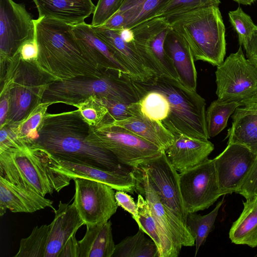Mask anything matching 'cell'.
<instances>
[{
  "label": "cell",
  "mask_w": 257,
  "mask_h": 257,
  "mask_svg": "<svg viewBox=\"0 0 257 257\" xmlns=\"http://www.w3.org/2000/svg\"><path fill=\"white\" fill-rule=\"evenodd\" d=\"M37 138L30 145L62 159L124 173L132 169L121 164L92 138V127L77 110L46 113Z\"/></svg>",
  "instance_id": "6da1fadb"
},
{
  "label": "cell",
  "mask_w": 257,
  "mask_h": 257,
  "mask_svg": "<svg viewBox=\"0 0 257 257\" xmlns=\"http://www.w3.org/2000/svg\"><path fill=\"white\" fill-rule=\"evenodd\" d=\"M38 48L36 63L54 81L88 76L98 77L105 70L98 68L84 56L73 26L48 18L34 20Z\"/></svg>",
  "instance_id": "7a4b0ae2"
},
{
  "label": "cell",
  "mask_w": 257,
  "mask_h": 257,
  "mask_svg": "<svg viewBox=\"0 0 257 257\" xmlns=\"http://www.w3.org/2000/svg\"><path fill=\"white\" fill-rule=\"evenodd\" d=\"M133 81L139 95L157 90L166 96L170 111L162 122L175 138L184 136L208 140L205 100L196 91L187 89L178 80L164 75L153 76L145 81Z\"/></svg>",
  "instance_id": "3957f363"
},
{
  "label": "cell",
  "mask_w": 257,
  "mask_h": 257,
  "mask_svg": "<svg viewBox=\"0 0 257 257\" xmlns=\"http://www.w3.org/2000/svg\"><path fill=\"white\" fill-rule=\"evenodd\" d=\"M53 81L35 60H25L19 53L1 63V92H7L9 97L6 125H18L42 102L45 90Z\"/></svg>",
  "instance_id": "277c9868"
},
{
  "label": "cell",
  "mask_w": 257,
  "mask_h": 257,
  "mask_svg": "<svg viewBox=\"0 0 257 257\" xmlns=\"http://www.w3.org/2000/svg\"><path fill=\"white\" fill-rule=\"evenodd\" d=\"M165 18L171 29L186 41L195 60L216 66L223 62L225 29L218 6L198 8Z\"/></svg>",
  "instance_id": "5b68a950"
},
{
  "label": "cell",
  "mask_w": 257,
  "mask_h": 257,
  "mask_svg": "<svg viewBox=\"0 0 257 257\" xmlns=\"http://www.w3.org/2000/svg\"><path fill=\"white\" fill-rule=\"evenodd\" d=\"M92 96L129 102L140 100L128 74L108 69L98 77L80 76L53 81L45 90L42 102L51 105L63 103L74 106Z\"/></svg>",
  "instance_id": "8992f818"
},
{
  "label": "cell",
  "mask_w": 257,
  "mask_h": 257,
  "mask_svg": "<svg viewBox=\"0 0 257 257\" xmlns=\"http://www.w3.org/2000/svg\"><path fill=\"white\" fill-rule=\"evenodd\" d=\"M0 176L43 197L59 192L71 181L50 168L44 151L29 144L0 153Z\"/></svg>",
  "instance_id": "52a82bcc"
},
{
  "label": "cell",
  "mask_w": 257,
  "mask_h": 257,
  "mask_svg": "<svg viewBox=\"0 0 257 257\" xmlns=\"http://www.w3.org/2000/svg\"><path fill=\"white\" fill-rule=\"evenodd\" d=\"M92 140L132 169L160 157L164 150L121 127L102 120L92 126Z\"/></svg>",
  "instance_id": "ba28073f"
},
{
  "label": "cell",
  "mask_w": 257,
  "mask_h": 257,
  "mask_svg": "<svg viewBox=\"0 0 257 257\" xmlns=\"http://www.w3.org/2000/svg\"><path fill=\"white\" fill-rule=\"evenodd\" d=\"M218 99L238 101L257 94V66L245 57L241 46L217 66Z\"/></svg>",
  "instance_id": "9c48e42d"
},
{
  "label": "cell",
  "mask_w": 257,
  "mask_h": 257,
  "mask_svg": "<svg viewBox=\"0 0 257 257\" xmlns=\"http://www.w3.org/2000/svg\"><path fill=\"white\" fill-rule=\"evenodd\" d=\"M171 29L165 18H154L131 29L134 34L132 43L153 76L164 75L178 80L173 61L164 46Z\"/></svg>",
  "instance_id": "30bf717a"
},
{
  "label": "cell",
  "mask_w": 257,
  "mask_h": 257,
  "mask_svg": "<svg viewBox=\"0 0 257 257\" xmlns=\"http://www.w3.org/2000/svg\"><path fill=\"white\" fill-rule=\"evenodd\" d=\"M179 174L181 197L187 213L207 209L222 196L213 159L208 158Z\"/></svg>",
  "instance_id": "8fae6325"
},
{
  "label": "cell",
  "mask_w": 257,
  "mask_h": 257,
  "mask_svg": "<svg viewBox=\"0 0 257 257\" xmlns=\"http://www.w3.org/2000/svg\"><path fill=\"white\" fill-rule=\"evenodd\" d=\"M35 39L34 20L25 5L0 0V62L12 59L25 43Z\"/></svg>",
  "instance_id": "7c38bea8"
},
{
  "label": "cell",
  "mask_w": 257,
  "mask_h": 257,
  "mask_svg": "<svg viewBox=\"0 0 257 257\" xmlns=\"http://www.w3.org/2000/svg\"><path fill=\"white\" fill-rule=\"evenodd\" d=\"M74 201L78 213L86 226L109 220L116 212L118 204L114 190L103 183L77 178Z\"/></svg>",
  "instance_id": "4fadbf2b"
},
{
  "label": "cell",
  "mask_w": 257,
  "mask_h": 257,
  "mask_svg": "<svg viewBox=\"0 0 257 257\" xmlns=\"http://www.w3.org/2000/svg\"><path fill=\"white\" fill-rule=\"evenodd\" d=\"M133 171L136 178L135 191L144 197L154 217L167 235L180 249L183 246H193L195 242L194 236L186 224L161 202L147 172L142 167L133 169Z\"/></svg>",
  "instance_id": "5bb4252c"
},
{
  "label": "cell",
  "mask_w": 257,
  "mask_h": 257,
  "mask_svg": "<svg viewBox=\"0 0 257 257\" xmlns=\"http://www.w3.org/2000/svg\"><path fill=\"white\" fill-rule=\"evenodd\" d=\"M257 154L237 144H227L213 159L222 195L236 193L250 171Z\"/></svg>",
  "instance_id": "9a60e30c"
},
{
  "label": "cell",
  "mask_w": 257,
  "mask_h": 257,
  "mask_svg": "<svg viewBox=\"0 0 257 257\" xmlns=\"http://www.w3.org/2000/svg\"><path fill=\"white\" fill-rule=\"evenodd\" d=\"M45 153L50 168L71 180L77 178H85L103 183L116 190L131 194L135 191L136 178L133 170L128 173L108 170Z\"/></svg>",
  "instance_id": "2e32d148"
},
{
  "label": "cell",
  "mask_w": 257,
  "mask_h": 257,
  "mask_svg": "<svg viewBox=\"0 0 257 257\" xmlns=\"http://www.w3.org/2000/svg\"><path fill=\"white\" fill-rule=\"evenodd\" d=\"M140 167L147 172L161 202L186 224L187 213L181 197L179 174L169 162L165 151L160 157Z\"/></svg>",
  "instance_id": "e0dca14e"
},
{
  "label": "cell",
  "mask_w": 257,
  "mask_h": 257,
  "mask_svg": "<svg viewBox=\"0 0 257 257\" xmlns=\"http://www.w3.org/2000/svg\"><path fill=\"white\" fill-rule=\"evenodd\" d=\"M73 31L84 56L93 65L101 69L120 71L130 75L127 69L110 48L97 36L90 25L84 22L73 26Z\"/></svg>",
  "instance_id": "ac0fdd59"
},
{
  "label": "cell",
  "mask_w": 257,
  "mask_h": 257,
  "mask_svg": "<svg viewBox=\"0 0 257 257\" xmlns=\"http://www.w3.org/2000/svg\"><path fill=\"white\" fill-rule=\"evenodd\" d=\"M92 27L97 36L110 48L118 60L127 69L133 80L145 81L153 76L133 43H126L121 38L119 30H111L101 27Z\"/></svg>",
  "instance_id": "d6986e66"
},
{
  "label": "cell",
  "mask_w": 257,
  "mask_h": 257,
  "mask_svg": "<svg viewBox=\"0 0 257 257\" xmlns=\"http://www.w3.org/2000/svg\"><path fill=\"white\" fill-rule=\"evenodd\" d=\"M214 149L208 140L180 136L164 151L173 167L181 172L204 162Z\"/></svg>",
  "instance_id": "ffe728a7"
},
{
  "label": "cell",
  "mask_w": 257,
  "mask_h": 257,
  "mask_svg": "<svg viewBox=\"0 0 257 257\" xmlns=\"http://www.w3.org/2000/svg\"><path fill=\"white\" fill-rule=\"evenodd\" d=\"M54 212L45 257H58L66 242L85 225L74 202L69 204L60 201Z\"/></svg>",
  "instance_id": "44dd1931"
},
{
  "label": "cell",
  "mask_w": 257,
  "mask_h": 257,
  "mask_svg": "<svg viewBox=\"0 0 257 257\" xmlns=\"http://www.w3.org/2000/svg\"><path fill=\"white\" fill-rule=\"evenodd\" d=\"M53 201L39 194L14 184L0 176V216L12 212L33 213L50 207Z\"/></svg>",
  "instance_id": "7402d4cb"
},
{
  "label": "cell",
  "mask_w": 257,
  "mask_h": 257,
  "mask_svg": "<svg viewBox=\"0 0 257 257\" xmlns=\"http://www.w3.org/2000/svg\"><path fill=\"white\" fill-rule=\"evenodd\" d=\"M38 18H48L71 26L85 22L93 14L96 6L92 0H32Z\"/></svg>",
  "instance_id": "603a6c76"
},
{
  "label": "cell",
  "mask_w": 257,
  "mask_h": 257,
  "mask_svg": "<svg viewBox=\"0 0 257 257\" xmlns=\"http://www.w3.org/2000/svg\"><path fill=\"white\" fill-rule=\"evenodd\" d=\"M164 49L172 60L178 76V80L187 89L196 91L197 71L194 58L186 41L171 29L164 42Z\"/></svg>",
  "instance_id": "cb8c5ba5"
},
{
  "label": "cell",
  "mask_w": 257,
  "mask_h": 257,
  "mask_svg": "<svg viewBox=\"0 0 257 257\" xmlns=\"http://www.w3.org/2000/svg\"><path fill=\"white\" fill-rule=\"evenodd\" d=\"M103 120L123 128L164 151L175 139L161 121L150 119L142 113L124 120Z\"/></svg>",
  "instance_id": "d4e9b609"
},
{
  "label": "cell",
  "mask_w": 257,
  "mask_h": 257,
  "mask_svg": "<svg viewBox=\"0 0 257 257\" xmlns=\"http://www.w3.org/2000/svg\"><path fill=\"white\" fill-rule=\"evenodd\" d=\"M139 227L147 234L156 244L158 257H177L181 249L167 235L152 213L144 197L138 193L137 199Z\"/></svg>",
  "instance_id": "484cf974"
},
{
  "label": "cell",
  "mask_w": 257,
  "mask_h": 257,
  "mask_svg": "<svg viewBox=\"0 0 257 257\" xmlns=\"http://www.w3.org/2000/svg\"><path fill=\"white\" fill-rule=\"evenodd\" d=\"M110 221L86 226V231L78 241L79 257H112L115 248Z\"/></svg>",
  "instance_id": "4316f807"
},
{
  "label": "cell",
  "mask_w": 257,
  "mask_h": 257,
  "mask_svg": "<svg viewBox=\"0 0 257 257\" xmlns=\"http://www.w3.org/2000/svg\"><path fill=\"white\" fill-rule=\"evenodd\" d=\"M243 208L232 223L229 238L236 244L257 247V195L245 198Z\"/></svg>",
  "instance_id": "83f0119b"
},
{
  "label": "cell",
  "mask_w": 257,
  "mask_h": 257,
  "mask_svg": "<svg viewBox=\"0 0 257 257\" xmlns=\"http://www.w3.org/2000/svg\"><path fill=\"white\" fill-rule=\"evenodd\" d=\"M228 130V143L243 146L257 154V114L238 107L232 115Z\"/></svg>",
  "instance_id": "f1b7e54d"
},
{
  "label": "cell",
  "mask_w": 257,
  "mask_h": 257,
  "mask_svg": "<svg viewBox=\"0 0 257 257\" xmlns=\"http://www.w3.org/2000/svg\"><path fill=\"white\" fill-rule=\"evenodd\" d=\"M158 257V250L152 239L146 237L139 228L134 235L126 237L115 245L112 257Z\"/></svg>",
  "instance_id": "f546056e"
},
{
  "label": "cell",
  "mask_w": 257,
  "mask_h": 257,
  "mask_svg": "<svg viewBox=\"0 0 257 257\" xmlns=\"http://www.w3.org/2000/svg\"><path fill=\"white\" fill-rule=\"evenodd\" d=\"M240 106V102L225 101L218 98L211 103L205 113L209 139L216 136L226 127L229 116Z\"/></svg>",
  "instance_id": "4dcf8cb0"
},
{
  "label": "cell",
  "mask_w": 257,
  "mask_h": 257,
  "mask_svg": "<svg viewBox=\"0 0 257 257\" xmlns=\"http://www.w3.org/2000/svg\"><path fill=\"white\" fill-rule=\"evenodd\" d=\"M223 198L209 213L201 215L196 212L188 213L187 215L186 224L194 236L195 240V254L205 242L206 238L212 230L218 211L223 203Z\"/></svg>",
  "instance_id": "1f68e13d"
},
{
  "label": "cell",
  "mask_w": 257,
  "mask_h": 257,
  "mask_svg": "<svg viewBox=\"0 0 257 257\" xmlns=\"http://www.w3.org/2000/svg\"><path fill=\"white\" fill-rule=\"evenodd\" d=\"M50 224L35 226L30 235L21 239L19 249L15 257H45Z\"/></svg>",
  "instance_id": "d6a6232c"
},
{
  "label": "cell",
  "mask_w": 257,
  "mask_h": 257,
  "mask_svg": "<svg viewBox=\"0 0 257 257\" xmlns=\"http://www.w3.org/2000/svg\"><path fill=\"white\" fill-rule=\"evenodd\" d=\"M140 96L141 98L138 103L144 115L161 122L167 117L170 104L163 93L157 90H150L140 93Z\"/></svg>",
  "instance_id": "836d02e7"
},
{
  "label": "cell",
  "mask_w": 257,
  "mask_h": 257,
  "mask_svg": "<svg viewBox=\"0 0 257 257\" xmlns=\"http://www.w3.org/2000/svg\"><path fill=\"white\" fill-rule=\"evenodd\" d=\"M50 105L41 102L18 125L11 127L22 143L30 144L37 138L39 125Z\"/></svg>",
  "instance_id": "e575fe53"
},
{
  "label": "cell",
  "mask_w": 257,
  "mask_h": 257,
  "mask_svg": "<svg viewBox=\"0 0 257 257\" xmlns=\"http://www.w3.org/2000/svg\"><path fill=\"white\" fill-rule=\"evenodd\" d=\"M228 16L230 22L238 35L240 46L246 48L257 31V26L240 7L230 11Z\"/></svg>",
  "instance_id": "d590c367"
},
{
  "label": "cell",
  "mask_w": 257,
  "mask_h": 257,
  "mask_svg": "<svg viewBox=\"0 0 257 257\" xmlns=\"http://www.w3.org/2000/svg\"><path fill=\"white\" fill-rule=\"evenodd\" d=\"M170 0H145L142 4L124 17V28L134 27L154 18Z\"/></svg>",
  "instance_id": "8d00e7d4"
},
{
  "label": "cell",
  "mask_w": 257,
  "mask_h": 257,
  "mask_svg": "<svg viewBox=\"0 0 257 257\" xmlns=\"http://www.w3.org/2000/svg\"><path fill=\"white\" fill-rule=\"evenodd\" d=\"M100 99L108 111L103 119L121 120L142 113L138 102H129L105 98Z\"/></svg>",
  "instance_id": "74e56055"
},
{
  "label": "cell",
  "mask_w": 257,
  "mask_h": 257,
  "mask_svg": "<svg viewBox=\"0 0 257 257\" xmlns=\"http://www.w3.org/2000/svg\"><path fill=\"white\" fill-rule=\"evenodd\" d=\"M220 3V0H170L154 18H167L185 12L208 6L218 7Z\"/></svg>",
  "instance_id": "f35d334b"
},
{
  "label": "cell",
  "mask_w": 257,
  "mask_h": 257,
  "mask_svg": "<svg viewBox=\"0 0 257 257\" xmlns=\"http://www.w3.org/2000/svg\"><path fill=\"white\" fill-rule=\"evenodd\" d=\"M74 106L79 110L83 119L92 126L98 125L108 112L100 99L94 96Z\"/></svg>",
  "instance_id": "ab89813d"
},
{
  "label": "cell",
  "mask_w": 257,
  "mask_h": 257,
  "mask_svg": "<svg viewBox=\"0 0 257 257\" xmlns=\"http://www.w3.org/2000/svg\"><path fill=\"white\" fill-rule=\"evenodd\" d=\"M124 0H98L96 6L91 26L100 27L121 8Z\"/></svg>",
  "instance_id": "60d3db41"
},
{
  "label": "cell",
  "mask_w": 257,
  "mask_h": 257,
  "mask_svg": "<svg viewBox=\"0 0 257 257\" xmlns=\"http://www.w3.org/2000/svg\"><path fill=\"white\" fill-rule=\"evenodd\" d=\"M247 198L257 193V156L247 177L236 192Z\"/></svg>",
  "instance_id": "b9f144b4"
},
{
  "label": "cell",
  "mask_w": 257,
  "mask_h": 257,
  "mask_svg": "<svg viewBox=\"0 0 257 257\" xmlns=\"http://www.w3.org/2000/svg\"><path fill=\"white\" fill-rule=\"evenodd\" d=\"M115 198L118 205L131 214L134 219L137 221L138 219V207L133 198L127 192L116 190L115 192Z\"/></svg>",
  "instance_id": "7bdbcfd3"
},
{
  "label": "cell",
  "mask_w": 257,
  "mask_h": 257,
  "mask_svg": "<svg viewBox=\"0 0 257 257\" xmlns=\"http://www.w3.org/2000/svg\"><path fill=\"white\" fill-rule=\"evenodd\" d=\"M24 144L18 139L10 126L7 125L0 127V153L4 151Z\"/></svg>",
  "instance_id": "ee69618b"
},
{
  "label": "cell",
  "mask_w": 257,
  "mask_h": 257,
  "mask_svg": "<svg viewBox=\"0 0 257 257\" xmlns=\"http://www.w3.org/2000/svg\"><path fill=\"white\" fill-rule=\"evenodd\" d=\"M75 234L72 235L66 242L58 257H79V246Z\"/></svg>",
  "instance_id": "f6af8a7d"
},
{
  "label": "cell",
  "mask_w": 257,
  "mask_h": 257,
  "mask_svg": "<svg viewBox=\"0 0 257 257\" xmlns=\"http://www.w3.org/2000/svg\"><path fill=\"white\" fill-rule=\"evenodd\" d=\"M19 53L25 60H36L38 54V48L36 40L25 43L20 48Z\"/></svg>",
  "instance_id": "bcb514c9"
},
{
  "label": "cell",
  "mask_w": 257,
  "mask_h": 257,
  "mask_svg": "<svg viewBox=\"0 0 257 257\" xmlns=\"http://www.w3.org/2000/svg\"><path fill=\"white\" fill-rule=\"evenodd\" d=\"M124 22L123 15L117 12L100 27L108 30L119 31L124 28Z\"/></svg>",
  "instance_id": "7dc6e473"
},
{
  "label": "cell",
  "mask_w": 257,
  "mask_h": 257,
  "mask_svg": "<svg viewBox=\"0 0 257 257\" xmlns=\"http://www.w3.org/2000/svg\"><path fill=\"white\" fill-rule=\"evenodd\" d=\"M8 110V94L7 92H0V127L6 125Z\"/></svg>",
  "instance_id": "c3c4849f"
},
{
  "label": "cell",
  "mask_w": 257,
  "mask_h": 257,
  "mask_svg": "<svg viewBox=\"0 0 257 257\" xmlns=\"http://www.w3.org/2000/svg\"><path fill=\"white\" fill-rule=\"evenodd\" d=\"M244 49L246 58L257 66V31Z\"/></svg>",
  "instance_id": "681fc988"
},
{
  "label": "cell",
  "mask_w": 257,
  "mask_h": 257,
  "mask_svg": "<svg viewBox=\"0 0 257 257\" xmlns=\"http://www.w3.org/2000/svg\"><path fill=\"white\" fill-rule=\"evenodd\" d=\"M241 106L245 110L257 114V94L240 101Z\"/></svg>",
  "instance_id": "f907efd6"
},
{
  "label": "cell",
  "mask_w": 257,
  "mask_h": 257,
  "mask_svg": "<svg viewBox=\"0 0 257 257\" xmlns=\"http://www.w3.org/2000/svg\"><path fill=\"white\" fill-rule=\"evenodd\" d=\"M119 34L121 38L125 42L130 43L134 40V34L132 29L123 28L119 30Z\"/></svg>",
  "instance_id": "816d5d0a"
},
{
  "label": "cell",
  "mask_w": 257,
  "mask_h": 257,
  "mask_svg": "<svg viewBox=\"0 0 257 257\" xmlns=\"http://www.w3.org/2000/svg\"><path fill=\"white\" fill-rule=\"evenodd\" d=\"M235 2L244 5H249L254 3L256 0H233Z\"/></svg>",
  "instance_id": "f5cc1de1"
},
{
  "label": "cell",
  "mask_w": 257,
  "mask_h": 257,
  "mask_svg": "<svg viewBox=\"0 0 257 257\" xmlns=\"http://www.w3.org/2000/svg\"><path fill=\"white\" fill-rule=\"evenodd\" d=\"M255 195H257V193H256V194Z\"/></svg>",
  "instance_id": "db71d44e"
}]
</instances>
